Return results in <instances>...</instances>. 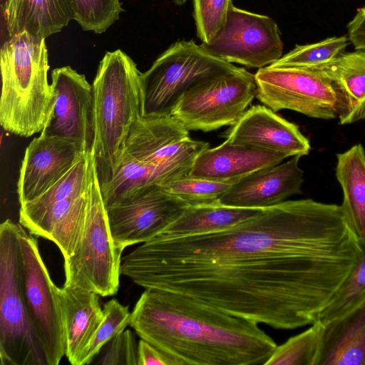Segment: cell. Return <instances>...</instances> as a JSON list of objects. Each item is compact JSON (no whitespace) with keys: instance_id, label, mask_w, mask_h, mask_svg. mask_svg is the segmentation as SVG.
<instances>
[{"instance_id":"obj_1","label":"cell","mask_w":365,"mask_h":365,"mask_svg":"<svg viewBox=\"0 0 365 365\" xmlns=\"http://www.w3.org/2000/svg\"><path fill=\"white\" fill-rule=\"evenodd\" d=\"M363 252L341 205L285 200L222 231L154 237L122 257L120 272L145 289L293 329L318 322Z\"/></svg>"},{"instance_id":"obj_2","label":"cell","mask_w":365,"mask_h":365,"mask_svg":"<svg viewBox=\"0 0 365 365\" xmlns=\"http://www.w3.org/2000/svg\"><path fill=\"white\" fill-rule=\"evenodd\" d=\"M258 324L192 297L145 289L129 325L179 365H264L277 345Z\"/></svg>"},{"instance_id":"obj_3","label":"cell","mask_w":365,"mask_h":365,"mask_svg":"<svg viewBox=\"0 0 365 365\" xmlns=\"http://www.w3.org/2000/svg\"><path fill=\"white\" fill-rule=\"evenodd\" d=\"M0 124L4 130L28 138L43 130L55 103L45 38L24 31L1 48Z\"/></svg>"},{"instance_id":"obj_4","label":"cell","mask_w":365,"mask_h":365,"mask_svg":"<svg viewBox=\"0 0 365 365\" xmlns=\"http://www.w3.org/2000/svg\"><path fill=\"white\" fill-rule=\"evenodd\" d=\"M140 74L124 51L106 53L92 83L93 155L100 186L113 178L133 125L142 118Z\"/></svg>"},{"instance_id":"obj_5","label":"cell","mask_w":365,"mask_h":365,"mask_svg":"<svg viewBox=\"0 0 365 365\" xmlns=\"http://www.w3.org/2000/svg\"><path fill=\"white\" fill-rule=\"evenodd\" d=\"M19 225H0V359L1 365H48L29 314Z\"/></svg>"},{"instance_id":"obj_6","label":"cell","mask_w":365,"mask_h":365,"mask_svg":"<svg viewBox=\"0 0 365 365\" xmlns=\"http://www.w3.org/2000/svg\"><path fill=\"white\" fill-rule=\"evenodd\" d=\"M87 212L83 235L73 255L64 259L65 285L78 287L101 297L117 293L122 252L110 230L95 164L88 155L86 190Z\"/></svg>"},{"instance_id":"obj_7","label":"cell","mask_w":365,"mask_h":365,"mask_svg":"<svg viewBox=\"0 0 365 365\" xmlns=\"http://www.w3.org/2000/svg\"><path fill=\"white\" fill-rule=\"evenodd\" d=\"M236 68L232 63L210 54L193 40L176 41L140 74L142 116H171L185 92Z\"/></svg>"},{"instance_id":"obj_8","label":"cell","mask_w":365,"mask_h":365,"mask_svg":"<svg viewBox=\"0 0 365 365\" xmlns=\"http://www.w3.org/2000/svg\"><path fill=\"white\" fill-rule=\"evenodd\" d=\"M256 91L255 75L237 67L185 92L171 116L188 131L210 132L233 125L246 112Z\"/></svg>"},{"instance_id":"obj_9","label":"cell","mask_w":365,"mask_h":365,"mask_svg":"<svg viewBox=\"0 0 365 365\" xmlns=\"http://www.w3.org/2000/svg\"><path fill=\"white\" fill-rule=\"evenodd\" d=\"M256 98L274 112L292 110L311 118H337L334 92L318 70L267 66L255 74Z\"/></svg>"},{"instance_id":"obj_10","label":"cell","mask_w":365,"mask_h":365,"mask_svg":"<svg viewBox=\"0 0 365 365\" xmlns=\"http://www.w3.org/2000/svg\"><path fill=\"white\" fill-rule=\"evenodd\" d=\"M19 240L30 319L43 346L48 365H58L66 350L58 287L49 275L37 240L20 223Z\"/></svg>"},{"instance_id":"obj_11","label":"cell","mask_w":365,"mask_h":365,"mask_svg":"<svg viewBox=\"0 0 365 365\" xmlns=\"http://www.w3.org/2000/svg\"><path fill=\"white\" fill-rule=\"evenodd\" d=\"M189 205L157 184L140 187L106 207L113 240L123 251L130 245L149 241Z\"/></svg>"},{"instance_id":"obj_12","label":"cell","mask_w":365,"mask_h":365,"mask_svg":"<svg viewBox=\"0 0 365 365\" xmlns=\"http://www.w3.org/2000/svg\"><path fill=\"white\" fill-rule=\"evenodd\" d=\"M202 48L228 63L251 68L269 66L282 56L283 43L276 22L270 17L230 8L225 25Z\"/></svg>"},{"instance_id":"obj_13","label":"cell","mask_w":365,"mask_h":365,"mask_svg":"<svg viewBox=\"0 0 365 365\" xmlns=\"http://www.w3.org/2000/svg\"><path fill=\"white\" fill-rule=\"evenodd\" d=\"M51 80L55 103L41 134L72 142L90 154L95 142L92 85L69 66L54 68Z\"/></svg>"},{"instance_id":"obj_14","label":"cell","mask_w":365,"mask_h":365,"mask_svg":"<svg viewBox=\"0 0 365 365\" xmlns=\"http://www.w3.org/2000/svg\"><path fill=\"white\" fill-rule=\"evenodd\" d=\"M85 155L68 140L41 134L34 138L21 163L17 182L20 205L43 194Z\"/></svg>"},{"instance_id":"obj_15","label":"cell","mask_w":365,"mask_h":365,"mask_svg":"<svg viewBox=\"0 0 365 365\" xmlns=\"http://www.w3.org/2000/svg\"><path fill=\"white\" fill-rule=\"evenodd\" d=\"M230 143L282 153L288 157L309 154V140L294 123L267 106H254L225 133Z\"/></svg>"},{"instance_id":"obj_16","label":"cell","mask_w":365,"mask_h":365,"mask_svg":"<svg viewBox=\"0 0 365 365\" xmlns=\"http://www.w3.org/2000/svg\"><path fill=\"white\" fill-rule=\"evenodd\" d=\"M300 156L255 171L235 182L219 199L223 205L264 209L302 193L303 171Z\"/></svg>"},{"instance_id":"obj_17","label":"cell","mask_w":365,"mask_h":365,"mask_svg":"<svg viewBox=\"0 0 365 365\" xmlns=\"http://www.w3.org/2000/svg\"><path fill=\"white\" fill-rule=\"evenodd\" d=\"M287 158L280 153L235 145L226 140L202 151L187 176L235 182L255 171L278 165Z\"/></svg>"},{"instance_id":"obj_18","label":"cell","mask_w":365,"mask_h":365,"mask_svg":"<svg viewBox=\"0 0 365 365\" xmlns=\"http://www.w3.org/2000/svg\"><path fill=\"white\" fill-rule=\"evenodd\" d=\"M321 324L314 365H365V297Z\"/></svg>"},{"instance_id":"obj_19","label":"cell","mask_w":365,"mask_h":365,"mask_svg":"<svg viewBox=\"0 0 365 365\" xmlns=\"http://www.w3.org/2000/svg\"><path fill=\"white\" fill-rule=\"evenodd\" d=\"M65 335V355L73 365H80L84 351L103 317L99 295L78 287H58Z\"/></svg>"},{"instance_id":"obj_20","label":"cell","mask_w":365,"mask_h":365,"mask_svg":"<svg viewBox=\"0 0 365 365\" xmlns=\"http://www.w3.org/2000/svg\"><path fill=\"white\" fill-rule=\"evenodd\" d=\"M314 69L323 74L332 87L340 123L365 120V50L343 52Z\"/></svg>"},{"instance_id":"obj_21","label":"cell","mask_w":365,"mask_h":365,"mask_svg":"<svg viewBox=\"0 0 365 365\" xmlns=\"http://www.w3.org/2000/svg\"><path fill=\"white\" fill-rule=\"evenodd\" d=\"M3 16L9 37L27 31L45 39L73 20L66 0H5Z\"/></svg>"},{"instance_id":"obj_22","label":"cell","mask_w":365,"mask_h":365,"mask_svg":"<svg viewBox=\"0 0 365 365\" xmlns=\"http://www.w3.org/2000/svg\"><path fill=\"white\" fill-rule=\"evenodd\" d=\"M264 209L232 207L220 203L189 205L155 237L175 239L222 231L257 215Z\"/></svg>"},{"instance_id":"obj_23","label":"cell","mask_w":365,"mask_h":365,"mask_svg":"<svg viewBox=\"0 0 365 365\" xmlns=\"http://www.w3.org/2000/svg\"><path fill=\"white\" fill-rule=\"evenodd\" d=\"M336 177L342 188L341 205L359 235L365 237V151L361 144L336 155Z\"/></svg>"},{"instance_id":"obj_24","label":"cell","mask_w":365,"mask_h":365,"mask_svg":"<svg viewBox=\"0 0 365 365\" xmlns=\"http://www.w3.org/2000/svg\"><path fill=\"white\" fill-rule=\"evenodd\" d=\"M188 130L172 116L140 118L132 127L125 151L145 162L164 146L189 137Z\"/></svg>"},{"instance_id":"obj_25","label":"cell","mask_w":365,"mask_h":365,"mask_svg":"<svg viewBox=\"0 0 365 365\" xmlns=\"http://www.w3.org/2000/svg\"><path fill=\"white\" fill-rule=\"evenodd\" d=\"M88 155L82 156L62 178L41 196L20 205L19 223L23 227L27 230L54 204L86 192Z\"/></svg>"},{"instance_id":"obj_26","label":"cell","mask_w":365,"mask_h":365,"mask_svg":"<svg viewBox=\"0 0 365 365\" xmlns=\"http://www.w3.org/2000/svg\"><path fill=\"white\" fill-rule=\"evenodd\" d=\"M349 41L347 36H333L314 43L297 45L271 66L315 68L342 53Z\"/></svg>"},{"instance_id":"obj_27","label":"cell","mask_w":365,"mask_h":365,"mask_svg":"<svg viewBox=\"0 0 365 365\" xmlns=\"http://www.w3.org/2000/svg\"><path fill=\"white\" fill-rule=\"evenodd\" d=\"M322 326L316 322L306 331L277 346L264 365H314Z\"/></svg>"},{"instance_id":"obj_28","label":"cell","mask_w":365,"mask_h":365,"mask_svg":"<svg viewBox=\"0 0 365 365\" xmlns=\"http://www.w3.org/2000/svg\"><path fill=\"white\" fill-rule=\"evenodd\" d=\"M75 20L83 31L103 34L124 11L120 0H66Z\"/></svg>"},{"instance_id":"obj_29","label":"cell","mask_w":365,"mask_h":365,"mask_svg":"<svg viewBox=\"0 0 365 365\" xmlns=\"http://www.w3.org/2000/svg\"><path fill=\"white\" fill-rule=\"evenodd\" d=\"M234 183L185 176L160 186L165 192L195 205L217 203Z\"/></svg>"},{"instance_id":"obj_30","label":"cell","mask_w":365,"mask_h":365,"mask_svg":"<svg viewBox=\"0 0 365 365\" xmlns=\"http://www.w3.org/2000/svg\"><path fill=\"white\" fill-rule=\"evenodd\" d=\"M103 319L86 348L80 365L89 364L101 349L130 324L131 312L128 306L112 299L103 305Z\"/></svg>"},{"instance_id":"obj_31","label":"cell","mask_w":365,"mask_h":365,"mask_svg":"<svg viewBox=\"0 0 365 365\" xmlns=\"http://www.w3.org/2000/svg\"><path fill=\"white\" fill-rule=\"evenodd\" d=\"M364 252L347 279L319 315L318 322L324 324L351 309L365 297V237L361 238Z\"/></svg>"},{"instance_id":"obj_32","label":"cell","mask_w":365,"mask_h":365,"mask_svg":"<svg viewBox=\"0 0 365 365\" xmlns=\"http://www.w3.org/2000/svg\"><path fill=\"white\" fill-rule=\"evenodd\" d=\"M232 0H193L197 37L208 43L226 24Z\"/></svg>"},{"instance_id":"obj_33","label":"cell","mask_w":365,"mask_h":365,"mask_svg":"<svg viewBox=\"0 0 365 365\" xmlns=\"http://www.w3.org/2000/svg\"><path fill=\"white\" fill-rule=\"evenodd\" d=\"M138 343L133 331L124 330L104 348L98 364L138 365Z\"/></svg>"},{"instance_id":"obj_34","label":"cell","mask_w":365,"mask_h":365,"mask_svg":"<svg viewBox=\"0 0 365 365\" xmlns=\"http://www.w3.org/2000/svg\"><path fill=\"white\" fill-rule=\"evenodd\" d=\"M138 365H179L176 359L140 339L138 342Z\"/></svg>"},{"instance_id":"obj_35","label":"cell","mask_w":365,"mask_h":365,"mask_svg":"<svg viewBox=\"0 0 365 365\" xmlns=\"http://www.w3.org/2000/svg\"><path fill=\"white\" fill-rule=\"evenodd\" d=\"M348 38L356 50H365V9H358L347 25Z\"/></svg>"},{"instance_id":"obj_36","label":"cell","mask_w":365,"mask_h":365,"mask_svg":"<svg viewBox=\"0 0 365 365\" xmlns=\"http://www.w3.org/2000/svg\"><path fill=\"white\" fill-rule=\"evenodd\" d=\"M173 2L178 6H182L185 4L188 0H173Z\"/></svg>"},{"instance_id":"obj_37","label":"cell","mask_w":365,"mask_h":365,"mask_svg":"<svg viewBox=\"0 0 365 365\" xmlns=\"http://www.w3.org/2000/svg\"><path fill=\"white\" fill-rule=\"evenodd\" d=\"M364 8L365 9V6Z\"/></svg>"}]
</instances>
